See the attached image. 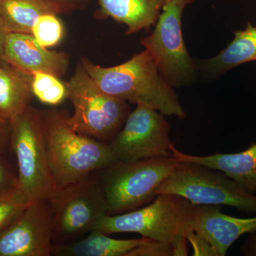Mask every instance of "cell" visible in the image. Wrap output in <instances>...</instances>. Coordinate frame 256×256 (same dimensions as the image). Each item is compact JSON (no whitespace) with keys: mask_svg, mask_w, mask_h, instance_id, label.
<instances>
[{"mask_svg":"<svg viewBox=\"0 0 256 256\" xmlns=\"http://www.w3.org/2000/svg\"><path fill=\"white\" fill-rule=\"evenodd\" d=\"M234 34V40L218 54L198 60V66L204 73L210 76H220L242 64L256 60V26L248 23L246 28Z\"/></svg>","mask_w":256,"mask_h":256,"instance_id":"cell-17","label":"cell"},{"mask_svg":"<svg viewBox=\"0 0 256 256\" xmlns=\"http://www.w3.org/2000/svg\"><path fill=\"white\" fill-rule=\"evenodd\" d=\"M186 240L191 244L194 256H216L210 242L200 234L190 229L186 236Z\"/></svg>","mask_w":256,"mask_h":256,"instance_id":"cell-24","label":"cell"},{"mask_svg":"<svg viewBox=\"0 0 256 256\" xmlns=\"http://www.w3.org/2000/svg\"><path fill=\"white\" fill-rule=\"evenodd\" d=\"M99 14L127 26L126 34L154 26L169 0H98Z\"/></svg>","mask_w":256,"mask_h":256,"instance_id":"cell-15","label":"cell"},{"mask_svg":"<svg viewBox=\"0 0 256 256\" xmlns=\"http://www.w3.org/2000/svg\"><path fill=\"white\" fill-rule=\"evenodd\" d=\"M174 256L172 246L151 240L144 245L131 250L127 256Z\"/></svg>","mask_w":256,"mask_h":256,"instance_id":"cell-23","label":"cell"},{"mask_svg":"<svg viewBox=\"0 0 256 256\" xmlns=\"http://www.w3.org/2000/svg\"><path fill=\"white\" fill-rule=\"evenodd\" d=\"M46 13L60 14L47 0H0V21L8 33L31 34L36 18Z\"/></svg>","mask_w":256,"mask_h":256,"instance_id":"cell-19","label":"cell"},{"mask_svg":"<svg viewBox=\"0 0 256 256\" xmlns=\"http://www.w3.org/2000/svg\"><path fill=\"white\" fill-rule=\"evenodd\" d=\"M18 188V176L12 172L8 164L0 158V196Z\"/></svg>","mask_w":256,"mask_h":256,"instance_id":"cell-25","label":"cell"},{"mask_svg":"<svg viewBox=\"0 0 256 256\" xmlns=\"http://www.w3.org/2000/svg\"><path fill=\"white\" fill-rule=\"evenodd\" d=\"M74 114L69 124L79 133L110 144L122 128L130 108L101 92L80 63L66 84Z\"/></svg>","mask_w":256,"mask_h":256,"instance_id":"cell-6","label":"cell"},{"mask_svg":"<svg viewBox=\"0 0 256 256\" xmlns=\"http://www.w3.org/2000/svg\"><path fill=\"white\" fill-rule=\"evenodd\" d=\"M56 190L80 181L117 161L110 146L76 131L62 112L43 114Z\"/></svg>","mask_w":256,"mask_h":256,"instance_id":"cell-2","label":"cell"},{"mask_svg":"<svg viewBox=\"0 0 256 256\" xmlns=\"http://www.w3.org/2000/svg\"><path fill=\"white\" fill-rule=\"evenodd\" d=\"M8 126H10V122L0 120V153L3 152L8 146Z\"/></svg>","mask_w":256,"mask_h":256,"instance_id":"cell-28","label":"cell"},{"mask_svg":"<svg viewBox=\"0 0 256 256\" xmlns=\"http://www.w3.org/2000/svg\"><path fill=\"white\" fill-rule=\"evenodd\" d=\"M172 156L181 162L196 163L220 172L247 191L256 192V142L239 152L205 156L186 154L174 146Z\"/></svg>","mask_w":256,"mask_h":256,"instance_id":"cell-14","label":"cell"},{"mask_svg":"<svg viewBox=\"0 0 256 256\" xmlns=\"http://www.w3.org/2000/svg\"><path fill=\"white\" fill-rule=\"evenodd\" d=\"M80 64L97 87L107 95L152 108L164 116L186 117L174 88L163 78L146 50L114 66H101L86 58Z\"/></svg>","mask_w":256,"mask_h":256,"instance_id":"cell-1","label":"cell"},{"mask_svg":"<svg viewBox=\"0 0 256 256\" xmlns=\"http://www.w3.org/2000/svg\"><path fill=\"white\" fill-rule=\"evenodd\" d=\"M190 226L202 236L217 256L226 255L234 242L246 234L256 230V216L242 218L226 215L218 206L192 204Z\"/></svg>","mask_w":256,"mask_h":256,"instance_id":"cell-13","label":"cell"},{"mask_svg":"<svg viewBox=\"0 0 256 256\" xmlns=\"http://www.w3.org/2000/svg\"><path fill=\"white\" fill-rule=\"evenodd\" d=\"M52 217L48 200L32 202L0 230V256H52Z\"/></svg>","mask_w":256,"mask_h":256,"instance_id":"cell-11","label":"cell"},{"mask_svg":"<svg viewBox=\"0 0 256 256\" xmlns=\"http://www.w3.org/2000/svg\"><path fill=\"white\" fill-rule=\"evenodd\" d=\"M48 201L54 244L74 242L94 230L101 217L108 214L96 172L57 188Z\"/></svg>","mask_w":256,"mask_h":256,"instance_id":"cell-8","label":"cell"},{"mask_svg":"<svg viewBox=\"0 0 256 256\" xmlns=\"http://www.w3.org/2000/svg\"><path fill=\"white\" fill-rule=\"evenodd\" d=\"M2 60L25 75L41 72L60 77L68 69V55L50 50L37 43L30 34L8 32L5 36Z\"/></svg>","mask_w":256,"mask_h":256,"instance_id":"cell-12","label":"cell"},{"mask_svg":"<svg viewBox=\"0 0 256 256\" xmlns=\"http://www.w3.org/2000/svg\"><path fill=\"white\" fill-rule=\"evenodd\" d=\"M174 156L136 161L117 160L96 172L108 214L136 210L156 196V190L181 164Z\"/></svg>","mask_w":256,"mask_h":256,"instance_id":"cell-4","label":"cell"},{"mask_svg":"<svg viewBox=\"0 0 256 256\" xmlns=\"http://www.w3.org/2000/svg\"><path fill=\"white\" fill-rule=\"evenodd\" d=\"M31 87L33 96L46 105H60L68 97L66 84L52 74L35 72L31 76Z\"/></svg>","mask_w":256,"mask_h":256,"instance_id":"cell-20","label":"cell"},{"mask_svg":"<svg viewBox=\"0 0 256 256\" xmlns=\"http://www.w3.org/2000/svg\"><path fill=\"white\" fill-rule=\"evenodd\" d=\"M249 234L248 238L242 246V254L244 256H256V230Z\"/></svg>","mask_w":256,"mask_h":256,"instance_id":"cell-27","label":"cell"},{"mask_svg":"<svg viewBox=\"0 0 256 256\" xmlns=\"http://www.w3.org/2000/svg\"><path fill=\"white\" fill-rule=\"evenodd\" d=\"M156 194L178 195L194 205H224L256 214L254 193L224 173L196 163L182 162L160 185Z\"/></svg>","mask_w":256,"mask_h":256,"instance_id":"cell-7","label":"cell"},{"mask_svg":"<svg viewBox=\"0 0 256 256\" xmlns=\"http://www.w3.org/2000/svg\"><path fill=\"white\" fill-rule=\"evenodd\" d=\"M32 201L16 188L0 196V230L8 226L22 213Z\"/></svg>","mask_w":256,"mask_h":256,"instance_id":"cell-22","label":"cell"},{"mask_svg":"<svg viewBox=\"0 0 256 256\" xmlns=\"http://www.w3.org/2000/svg\"><path fill=\"white\" fill-rule=\"evenodd\" d=\"M18 163V188L30 201L50 200L56 191L50 171L44 116L28 107L10 122Z\"/></svg>","mask_w":256,"mask_h":256,"instance_id":"cell-5","label":"cell"},{"mask_svg":"<svg viewBox=\"0 0 256 256\" xmlns=\"http://www.w3.org/2000/svg\"><path fill=\"white\" fill-rule=\"evenodd\" d=\"M6 32L4 26H3L2 24L0 21V60H2V54L3 44H4V41L5 36H6Z\"/></svg>","mask_w":256,"mask_h":256,"instance_id":"cell-29","label":"cell"},{"mask_svg":"<svg viewBox=\"0 0 256 256\" xmlns=\"http://www.w3.org/2000/svg\"><path fill=\"white\" fill-rule=\"evenodd\" d=\"M192 204L183 197L160 194L148 206L120 214L101 217L94 230L111 235L136 233L172 246L174 256H188L186 234Z\"/></svg>","mask_w":256,"mask_h":256,"instance_id":"cell-3","label":"cell"},{"mask_svg":"<svg viewBox=\"0 0 256 256\" xmlns=\"http://www.w3.org/2000/svg\"><path fill=\"white\" fill-rule=\"evenodd\" d=\"M151 239H117L98 230H90L80 240L54 244L52 255L56 256H127L131 250Z\"/></svg>","mask_w":256,"mask_h":256,"instance_id":"cell-16","label":"cell"},{"mask_svg":"<svg viewBox=\"0 0 256 256\" xmlns=\"http://www.w3.org/2000/svg\"><path fill=\"white\" fill-rule=\"evenodd\" d=\"M0 66H1V64H0Z\"/></svg>","mask_w":256,"mask_h":256,"instance_id":"cell-30","label":"cell"},{"mask_svg":"<svg viewBox=\"0 0 256 256\" xmlns=\"http://www.w3.org/2000/svg\"><path fill=\"white\" fill-rule=\"evenodd\" d=\"M50 4L53 5L58 12L79 9L85 6L90 0H47Z\"/></svg>","mask_w":256,"mask_h":256,"instance_id":"cell-26","label":"cell"},{"mask_svg":"<svg viewBox=\"0 0 256 256\" xmlns=\"http://www.w3.org/2000/svg\"><path fill=\"white\" fill-rule=\"evenodd\" d=\"M194 0H169L163 6L154 28L141 40L154 60L161 75L172 87L193 82L196 66L184 41L182 18L184 10Z\"/></svg>","mask_w":256,"mask_h":256,"instance_id":"cell-9","label":"cell"},{"mask_svg":"<svg viewBox=\"0 0 256 256\" xmlns=\"http://www.w3.org/2000/svg\"><path fill=\"white\" fill-rule=\"evenodd\" d=\"M64 25L56 13L40 15L34 23L31 34L38 44L44 48L58 45L63 38Z\"/></svg>","mask_w":256,"mask_h":256,"instance_id":"cell-21","label":"cell"},{"mask_svg":"<svg viewBox=\"0 0 256 256\" xmlns=\"http://www.w3.org/2000/svg\"><path fill=\"white\" fill-rule=\"evenodd\" d=\"M33 96L30 76L18 72L8 64L1 65L0 120L10 124L30 107Z\"/></svg>","mask_w":256,"mask_h":256,"instance_id":"cell-18","label":"cell"},{"mask_svg":"<svg viewBox=\"0 0 256 256\" xmlns=\"http://www.w3.org/2000/svg\"><path fill=\"white\" fill-rule=\"evenodd\" d=\"M164 117L152 108L137 105L109 144L116 159L136 161L172 156L175 146Z\"/></svg>","mask_w":256,"mask_h":256,"instance_id":"cell-10","label":"cell"}]
</instances>
